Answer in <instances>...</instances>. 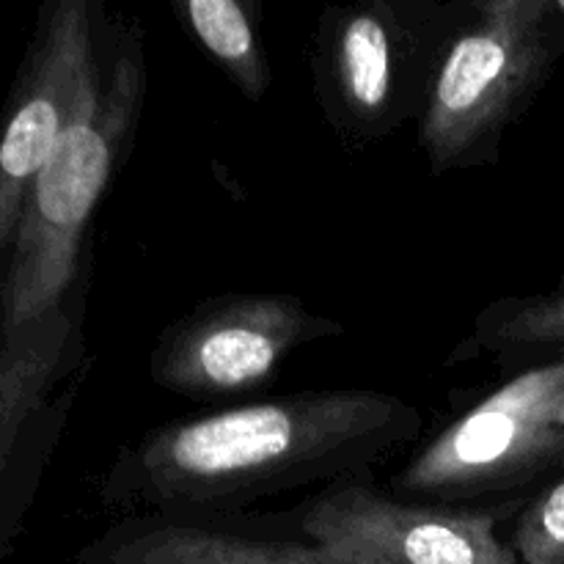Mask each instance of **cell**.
<instances>
[{"label":"cell","instance_id":"cell-1","mask_svg":"<svg viewBox=\"0 0 564 564\" xmlns=\"http://www.w3.org/2000/svg\"><path fill=\"white\" fill-rule=\"evenodd\" d=\"M419 427V408L397 394L297 391L149 430L121 446L99 494L130 516L226 521L290 490L372 479Z\"/></svg>","mask_w":564,"mask_h":564},{"label":"cell","instance_id":"cell-2","mask_svg":"<svg viewBox=\"0 0 564 564\" xmlns=\"http://www.w3.org/2000/svg\"><path fill=\"white\" fill-rule=\"evenodd\" d=\"M143 99V33L113 22L91 91L22 204L0 284L3 330L44 317L88 279L94 215L130 154Z\"/></svg>","mask_w":564,"mask_h":564},{"label":"cell","instance_id":"cell-3","mask_svg":"<svg viewBox=\"0 0 564 564\" xmlns=\"http://www.w3.org/2000/svg\"><path fill=\"white\" fill-rule=\"evenodd\" d=\"M564 53L554 0H474L446 42L416 121L435 176L499 163L501 143Z\"/></svg>","mask_w":564,"mask_h":564},{"label":"cell","instance_id":"cell-4","mask_svg":"<svg viewBox=\"0 0 564 564\" xmlns=\"http://www.w3.org/2000/svg\"><path fill=\"white\" fill-rule=\"evenodd\" d=\"M463 3L364 0L328 6L314 28L312 77L325 119L347 149L419 121Z\"/></svg>","mask_w":564,"mask_h":564},{"label":"cell","instance_id":"cell-5","mask_svg":"<svg viewBox=\"0 0 564 564\" xmlns=\"http://www.w3.org/2000/svg\"><path fill=\"white\" fill-rule=\"evenodd\" d=\"M562 405L564 358L523 369L424 444L391 494L446 507L532 499L564 474Z\"/></svg>","mask_w":564,"mask_h":564},{"label":"cell","instance_id":"cell-6","mask_svg":"<svg viewBox=\"0 0 564 564\" xmlns=\"http://www.w3.org/2000/svg\"><path fill=\"white\" fill-rule=\"evenodd\" d=\"M113 22L99 0H47L0 116V284L28 191L99 75Z\"/></svg>","mask_w":564,"mask_h":564},{"label":"cell","instance_id":"cell-7","mask_svg":"<svg viewBox=\"0 0 564 564\" xmlns=\"http://www.w3.org/2000/svg\"><path fill=\"white\" fill-rule=\"evenodd\" d=\"M527 501L424 505L358 479L317 490L286 523L301 543L339 564H521L501 527L516 521Z\"/></svg>","mask_w":564,"mask_h":564},{"label":"cell","instance_id":"cell-8","mask_svg":"<svg viewBox=\"0 0 564 564\" xmlns=\"http://www.w3.org/2000/svg\"><path fill=\"white\" fill-rule=\"evenodd\" d=\"M345 330L297 295L231 292L165 325L149 356V378L193 402L235 400L268 386L295 350Z\"/></svg>","mask_w":564,"mask_h":564},{"label":"cell","instance_id":"cell-9","mask_svg":"<svg viewBox=\"0 0 564 564\" xmlns=\"http://www.w3.org/2000/svg\"><path fill=\"white\" fill-rule=\"evenodd\" d=\"M88 279L22 328H0V560L11 554L39 479L86 378Z\"/></svg>","mask_w":564,"mask_h":564},{"label":"cell","instance_id":"cell-10","mask_svg":"<svg viewBox=\"0 0 564 564\" xmlns=\"http://www.w3.org/2000/svg\"><path fill=\"white\" fill-rule=\"evenodd\" d=\"M77 564H339L301 540L253 534L235 521L127 516L77 554Z\"/></svg>","mask_w":564,"mask_h":564},{"label":"cell","instance_id":"cell-11","mask_svg":"<svg viewBox=\"0 0 564 564\" xmlns=\"http://www.w3.org/2000/svg\"><path fill=\"white\" fill-rule=\"evenodd\" d=\"M171 9L248 102L259 105L268 97L273 69L259 33L257 6L246 0H176Z\"/></svg>","mask_w":564,"mask_h":564},{"label":"cell","instance_id":"cell-12","mask_svg":"<svg viewBox=\"0 0 564 564\" xmlns=\"http://www.w3.org/2000/svg\"><path fill=\"white\" fill-rule=\"evenodd\" d=\"M471 341L501 361L564 358V284L540 295L501 297L479 308Z\"/></svg>","mask_w":564,"mask_h":564},{"label":"cell","instance_id":"cell-13","mask_svg":"<svg viewBox=\"0 0 564 564\" xmlns=\"http://www.w3.org/2000/svg\"><path fill=\"white\" fill-rule=\"evenodd\" d=\"M510 527L521 564H564V474L532 496Z\"/></svg>","mask_w":564,"mask_h":564},{"label":"cell","instance_id":"cell-14","mask_svg":"<svg viewBox=\"0 0 564 564\" xmlns=\"http://www.w3.org/2000/svg\"><path fill=\"white\" fill-rule=\"evenodd\" d=\"M556 424H560V427L564 430V405H562V411H560V416H556Z\"/></svg>","mask_w":564,"mask_h":564},{"label":"cell","instance_id":"cell-15","mask_svg":"<svg viewBox=\"0 0 564 564\" xmlns=\"http://www.w3.org/2000/svg\"><path fill=\"white\" fill-rule=\"evenodd\" d=\"M554 3H556V11L564 17V0H554Z\"/></svg>","mask_w":564,"mask_h":564}]
</instances>
